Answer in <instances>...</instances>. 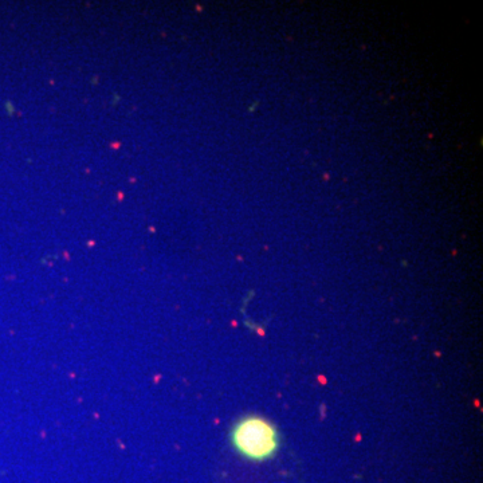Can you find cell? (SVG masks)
I'll return each mask as SVG.
<instances>
[{"mask_svg": "<svg viewBox=\"0 0 483 483\" xmlns=\"http://www.w3.org/2000/svg\"><path fill=\"white\" fill-rule=\"evenodd\" d=\"M233 443L246 458L265 460L277 451L278 435L268 421L258 416H249L240 420L234 428Z\"/></svg>", "mask_w": 483, "mask_h": 483, "instance_id": "obj_1", "label": "cell"}]
</instances>
